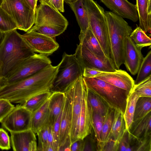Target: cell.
<instances>
[{"label":"cell","mask_w":151,"mask_h":151,"mask_svg":"<svg viewBox=\"0 0 151 151\" xmlns=\"http://www.w3.org/2000/svg\"><path fill=\"white\" fill-rule=\"evenodd\" d=\"M66 98L65 93L54 92L49 98L48 124L52 126L63 111Z\"/></svg>","instance_id":"cell-21"},{"label":"cell","mask_w":151,"mask_h":151,"mask_svg":"<svg viewBox=\"0 0 151 151\" xmlns=\"http://www.w3.org/2000/svg\"><path fill=\"white\" fill-rule=\"evenodd\" d=\"M151 50H150L144 58L140 65L137 75L135 81V84L142 81L151 75Z\"/></svg>","instance_id":"cell-33"},{"label":"cell","mask_w":151,"mask_h":151,"mask_svg":"<svg viewBox=\"0 0 151 151\" xmlns=\"http://www.w3.org/2000/svg\"><path fill=\"white\" fill-rule=\"evenodd\" d=\"M136 7L139 27L150 34L151 30V0H136Z\"/></svg>","instance_id":"cell-22"},{"label":"cell","mask_w":151,"mask_h":151,"mask_svg":"<svg viewBox=\"0 0 151 151\" xmlns=\"http://www.w3.org/2000/svg\"><path fill=\"white\" fill-rule=\"evenodd\" d=\"M87 11L90 28L103 48L110 45L109 32L105 11L94 0H83Z\"/></svg>","instance_id":"cell-7"},{"label":"cell","mask_w":151,"mask_h":151,"mask_svg":"<svg viewBox=\"0 0 151 151\" xmlns=\"http://www.w3.org/2000/svg\"><path fill=\"white\" fill-rule=\"evenodd\" d=\"M93 111L87 98L86 87L83 95L78 139H83L92 130Z\"/></svg>","instance_id":"cell-19"},{"label":"cell","mask_w":151,"mask_h":151,"mask_svg":"<svg viewBox=\"0 0 151 151\" xmlns=\"http://www.w3.org/2000/svg\"><path fill=\"white\" fill-rule=\"evenodd\" d=\"M14 106L8 100L0 99V122L14 108Z\"/></svg>","instance_id":"cell-39"},{"label":"cell","mask_w":151,"mask_h":151,"mask_svg":"<svg viewBox=\"0 0 151 151\" xmlns=\"http://www.w3.org/2000/svg\"><path fill=\"white\" fill-rule=\"evenodd\" d=\"M151 112V97H139L136 103L133 121L141 118Z\"/></svg>","instance_id":"cell-31"},{"label":"cell","mask_w":151,"mask_h":151,"mask_svg":"<svg viewBox=\"0 0 151 151\" xmlns=\"http://www.w3.org/2000/svg\"><path fill=\"white\" fill-rule=\"evenodd\" d=\"M52 93L50 91L39 93L29 98L22 105L32 113L41 107L49 99Z\"/></svg>","instance_id":"cell-29"},{"label":"cell","mask_w":151,"mask_h":151,"mask_svg":"<svg viewBox=\"0 0 151 151\" xmlns=\"http://www.w3.org/2000/svg\"><path fill=\"white\" fill-rule=\"evenodd\" d=\"M86 87L87 99L93 111L105 116L109 106L99 96Z\"/></svg>","instance_id":"cell-30"},{"label":"cell","mask_w":151,"mask_h":151,"mask_svg":"<svg viewBox=\"0 0 151 151\" xmlns=\"http://www.w3.org/2000/svg\"><path fill=\"white\" fill-rule=\"evenodd\" d=\"M49 101V99L41 107L32 113L30 129L35 134L48 124Z\"/></svg>","instance_id":"cell-23"},{"label":"cell","mask_w":151,"mask_h":151,"mask_svg":"<svg viewBox=\"0 0 151 151\" xmlns=\"http://www.w3.org/2000/svg\"><path fill=\"white\" fill-rule=\"evenodd\" d=\"M10 133V141L13 150L38 151L35 133L31 129Z\"/></svg>","instance_id":"cell-16"},{"label":"cell","mask_w":151,"mask_h":151,"mask_svg":"<svg viewBox=\"0 0 151 151\" xmlns=\"http://www.w3.org/2000/svg\"><path fill=\"white\" fill-rule=\"evenodd\" d=\"M32 8L35 11L37 7V3L35 0H26Z\"/></svg>","instance_id":"cell-49"},{"label":"cell","mask_w":151,"mask_h":151,"mask_svg":"<svg viewBox=\"0 0 151 151\" xmlns=\"http://www.w3.org/2000/svg\"><path fill=\"white\" fill-rule=\"evenodd\" d=\"M114 111L109 107L105 115L101 131V151H103L105 145L111 138Z\"/></svg>","instance_id":"cell-28"},{"label":"cell","mask_w":151,"mask_h":151,"mask_svg":"<svg viewBox=\"0 0 151 151\" xmlns=\"http://www.w3.org/2000/svg\"><path fill=\"white\" fill-rule=\"evenodd\" d=\"M86 88L82 76L65 92L69 97L71 104L72 122L70 134L71 144L78 139L83 95Z\"/></svg>","instance_id":"cell-9"},{"label":"cell","mask_w":151,"mask_h":151,"mask_svg":"<svg viewBox=\"0 0 151 151\" xmlns=\"http://www.w3.org/2000/svg\"><path fill=\"white\" fill-rule=\"evenodd\" d=\"M35 0V1H36L37 2V1H38V0Z\"/></svg>","instance_id":"cell-54"},{"label":"cell","mask_w":151,"mask_h":151,"mask_svg":"<svg viewBox=\"0 0 151 151\" xmlns=\"http://www.w3.org/2000/svg\"><path fill=\"white\" fill-rule=\"evenodd\" d=\"M83 140V151H97V142L93 129L91 133L86 136Z\"/></svg>","instance_id":"cell-40"},{"label":"cell","mask_w":151,"mask_h":151,"mask_svg":"<svg viewBox=\"0 0 151 151\" xmlns=\"http://www.w3.org/2000/svg\"><path fill=\"white\" fill-rule=\"evenodd\" d=\"M133 147L134 151H151V134L134 141Z\"/></svg>","instance_id":"cell-38"},{"label":"cell","mask_w":151,"mask_h":151,"mask_svg":"<svg viewBox=\"0 0 151 151\" xmlns=\"http://www.w3.org/2000/svg\"><path fill=\"white\" fill-rule=\"evenodd\" d=\"M117 87L131 92L135 85L134 81L126 71L116 69L114 72L102 71L94 77Z\"/></svg>","instance_id":"cell-17"},{"label":"cell","mask_w":151,"mask_h":151,"mask_svg":"<svg viewBox=\"0 0 151 151\" xmlns=\"http://www.w3.org/2000/svg\"><path fill=\"white\" fill-rule=\"evenodd\" d=\"M118 151H133L129 132L127 129L119 142Z\"/></svg>","instance_id":"cell-41"},{"label":"cell","mask_w":151,"mask_h":151,"mask_svg":"<svg viewBox=\"0 0 151 151\" xmlns=\"http://www.w3.org/2000/svg\"><path fill=\"white\" fill-rule=\"evenodd\" d=\"M142 49L135 44L129 36L125 38L124 64L127 70L133 75L137 73L144 58Z\"/></svg>","instance_id":"cell-15"},{"label":"cell","mask_w":151,"mask_h":151,"mask_svg":"<svg viewBox=\"0 0 151 151\" xmlns=\"http://www.w3.org/2000/svg\"><path fill=\"white\" fill-rule=\"evenodd\" d=\"M79 39L80 43L85 46L94 54L100 55H106L89 27L85 32H80Z\"/></svg>","instance_id":"cell-24"},{"label":"cell","mask_w":151,"mask_h":151,"mask_svg":"<svg viewBox=\"0 0 151 151\" xmlns=\"http://www.w3.org/2000/svg\"><path fill=\"white\" fill-rule=\"evenodd\" d=\"M50 125L47 124L43 127L37 134L38 136V151H47Z\"/></svg>","instance_id":"cell-37"},{"label":"cell","mask_w":151,"mask_h":151,"mask_svg":"<svg viewBox=\"0 0 151 151\" xmlns=\"http://www.w3.org/2000/svg\"><path fill=\"white\" fill-rule=\"evenodd\" d=\"M93 113L92 129L97 142V151H101V131L105 116L93 111Z\"/></svg>","instance_id":"cell-34"},{"label":"cell","mask_w":151,"mask_h":151,"mask_svg":"<svg viewBox=\"0 0 151 151\" xmlns=\"http://www.w3.org/2000/svg\"><path fill=\"white\" fill-rule=\"evenodd\" d=\"M68 24L66 18L48 4L40 3L35 12L34 25L28 31L55 38L63 33Z\"/></svg>","instance_id":"cell-3"},{"label":"cell","mask_w":151,"mask_h":151,"mask_svg":"<svg viewBox=\"0 0 151 151\" xmlns=\"http://www.w3.org/2000/svg\"><path fill=\"white\" fill-rule=\"evenodd\" d=\"M32 112L22 105L18 104L1 122L10 132H17L30 129Z\"/></svg>","instance_id":"cell-12"},{"label":"cell","mask_w":151,"mask_h":151,"mask_svg":"<svg viewBox=\"0 0 151 151\" xmlns=\"http://www.w3.org/2000/svg\"><path fill=\"white\" fill-rule=\"evenodd\" d=\"M47 151H56L51 126L49 129Z\"/></svg>","instance_id":"cell-48"},{"label":"cell","mask_w":151,"mask_h":151,"mask_svg":"<svg viewBox=\"0 0 151 151\" xmlns=\"http://www.w3.org/2000/svg\"><path fill=\"white\" fill-rule=\"evenodd\" d=\"M111 12L134 22L139 20L136 6L127 0H100Z\"/></svg>","instance_id":"cell-18"},{"label":"cell","mask_w":151,"mask_h":151,"mask_svg":"<svg viewBox=\"0 0 151 151\" xmlns=\"http://www.w3.org/2000/svg\"><path fill=\"white\" fill-rule=\"evenodd\" d=\"M151 112L141 119L133 121L128 130L132 142L151 134Z\"/></svg>","instance_id":"cell-20"},{"label":"cell","mask_w":151,"mask_h":151,"mask_svg":"<svg viewBox=\"0 0 151 151\" xmlns=\"http://www.w3.org/2000/svg\"><path fill=\"white\" fill-rule=\"evenodd\" d=\"M21 35L34 52L47 56L52 54L59 47L55 38L37 32L27 31Z\"/></svg>","instance_id":"cell-13"},{"label":"cell","mask_w":151,"mask_h":151,"mask_svg":"<svg viewBox=\"0 0 151 151\" xmlns=\"http://www.w3.org/2000/svg\"><path fill=\"white\" fill-rule=\"evenodd\" d=\"M5 79L2 75L1 65L0 63V87L3 86L5 83Z\"/></svg>","instance_id":"cell-50"},{"label":"cell","mask_w":151,"mask_h":151,"mask_svg":"<svg viewBox=\"0 0 151 151\" xmlns=\"http://www.w3.org/2000/svg\"><path fill=\"white\" fill-rule=\"evenodd\" d=\"M83 139H78L71 144L70 151H83Z\"/></svg>","instance_id":"cell-46"},{"label":"cell","mask_w":151,"mask_h":151,"mask_svg":"<svg viewBox=\"0 0 151 151\" xmlns=\"http://www.w3.org/2000/svg\"><path fill=\"white\" fill-rule=\"evenodd\" d=\"M108 26L111 58L117 69L124 63L125 38L133 31L123 18L112 12H105Z\"/></svg>","instance_id":"cell-4"},{"label":"cell","mask_w":151,"mask_h":151,"mask_svg":"<svg viewBox=\"0 0 151 151\" xmlns=\"http://www.w3.org/2000/svg\"><path fill=\"white\" fill-rule=\"evenodd\" d=\"M17 29L4 33L0 44V63L5 79L23 61L35 53Z\"/></svg>","instance_id":"cell-2"},{"label":"cell","mask_w":151,"mask_h":151,"mask_svg":"<svg viewBox=\"0 0 151 151\" xmlns=\"http://www.w3.org/2000/svg\"><path fill=\"white\" fill-rule=\"evenodd\" d=\"M74 13L81 29L80 32H85L89 27L87 11L83 4V0H78L69 4Z\"/></svg>","instance_id":"cell-25"},{"label":"cell","mask_w":151,"mask_h":151,"mask_svg":"<svg viewBox=\"0 0 151 151\" xmlns=\"http://www.w3.org/2000/svg\"><path fill=\"white\" fill-rule=\"evenodd\" d=\"M126 129L124 113L119 109H115L111 138L119 143Z\"/></svg>","instance_id":"cell-26"},{"label":"cell","mask_w":151,"mask_h":151,"mask_svg":"<svg viewBox=\"0 0 151 151\" xmlns=\"http://www.w3.org/2000/svg\"><path fill=\"white\" fill-rule=\"evenodd\" d=\"M65 95L60 121L58 151H70L71 144L70 134L72 122L71 104L69 97Z\"/></svg>","instance_id":"cell-14"},{"label":"cell","mask_w":151,"mask_h":151,"mask_svg":"<svg viewBox=\"0 0 151 151\" xmlns=\"http://www.w3.org/2000/svg\"><path fill=\"white\" fill-rule=\"evenodd\" d=\"M58 66V64L56 66L51 64L33 75L2 86L0 99L22 105L32 96L50 91Z\"/></svg>","instance_id":"cell-1"},{"label":"cell","mask_w":151,"mask_h":151,"mask_svg":"<svg viewBox=\"0 0 151 151\" xmlns=\"http://www.w3.org/2000/svg\"><path fill=\"white\" fill-rule=\"evenodd\" d=\"M74 55L83 70L85 68L109 72L117 69L111 58L95 54L80 43L77 45Z\"/></svg>","instance_id":"cell-11"},{"label":"cell","mask_w":151,"mask_h":151,"mask_svg":"<svg viewBox=\"0 0 151 151\" xmlns=\"http://www.w3.org/2000/svg\"><path fill=\"white\" fill-rule=\"evenodd\" d=\"M139 97L133 89L127 97L124 116L126 129H129L133 121L134 114L137 101Z\"/></svg>","instance_id":"cell-27"},{"label":"cell","mask_w":151,"mask_h":151,"mask_svg":"<svg viewBox=\"0 0 151 151\" xmlns=\"http://www.w3.org/2000/svg\"><path fill=\"white\" fill-rule=\"evenodd\" d=\"M10 139L7 132L3 128H0V149L8 150L11 148Z\"/></svg>","instance_id":"cell-43"},{"label":"cell","mask_w":151,"mask_h":151,"mask_svg":"<svg viewBox=\"0 0 151 151\" xmlns=\"http://www.w3.org/2000/svg\"><path fill=\"white\" fill-rule=\"evenodd\" d=\"M17 29V25L11 16L0 6V30L5 33Z\"/></svg>","instance_id":"cell-35"},{"label":"cell","mask_w":151,"mask_h":151,"mask_svg":"<svg viewBox=\"0 0 151 151\" xmlns=\"http://www.w3.org/2000/svg\"><path fill=\"white\" fill-rule=\"evenodd\" d=\"M133 89L139 97H151V75L135 84Z\"/></svg>","instance_id":"cell-36"},{"label":"cell","mask_w":151,"mask_h":151,"mask_svg":"<svg viewBox=\"0 0 151 151\" xmlns=\"http://www.w3.org/2000/svg\"><path fill=\"white\" fill-rule=\"evenodd\" d=\"M1 6L15 22L17 29L27 32L34 24L35 11L26 0H4Z\"/></svg>","instance_id":"cell-8"},{"label":"cell","mask_w":151,"mask_h":151,"mask_svg":"<svg viewBox=\"0 0 151 151\" xmlns=\"http://www.w3.org/2000/svg\"><path fill=\"white\" fill-rule=\"evenodd\" d=\"M4 33L0 30V44L1 42L4 37Z\"/></svg>","instance_id":"cell-52"},{"label":"cell","mask_w":151,"mask_h":151,"mask_svg":"<svg viewBox=\"0 0 151 151\" xmlns=\"http://www.w3.org/2000/svg\"><path fill=\"white\" fill-rule=\"evenodd\" d=\"M50 91L65 93L80 77L83 70L74 55L64 52Z\"/></svg>","instance_id":"cell-6"},{"label":"cell","mask_w":151,"mask_h":151,"mask_svg":"<svg viewBox=\"0 0 151 151\" xmlns=\"http://www.w3.org/2000/svg\"><path fill=\"white\" fill-rule=\"evenodd\" d=\"M62 111L54 123L52 125L50 126L56 151H58V150L60 121Z\"/></svg>","instance_id":"cell-42"},{"label":"cell","mask_w":151,"mask_h":151,"mask_svg":"<svg viewBox=\"0 0 151 151\" xmlns=\"http://www.w3.org/2000/svg\"><path fill=\"white\" fill-rule=\"evenodd\" d=\"M78 0H64V1L67 4H69L73 3Z\"/></svg>","instance_id":"cell-51"},{"label":"cell","mask_w":151,"mask_h":151,"mask_svg":"<svg viewBox=\"0 0 151 151\" xmlns=\"http://www.w3.org/2000/svg\"><path fill=\"white\" fill-rule=\"evenodd\" d=\"M40 3L47 4L60 12H64V0H39Z\"/></svg>","instance_id":"cell-44"},{"label":"cell","mask_w":151,"mask_h":151,"mask_svg":"<svg viewBox=\"0 0 151 151\" xmlns=\"http://www.w3.org/2000/svg\"><path fill=\"white\" fill-rule=\"evenodd\" d=\"M129 37L138 47L142 48L151 46V38L139 27H137L133 31Z\"/></svg>","instance_id":"cell-32"},{"label":"cell","mask_w":151,"mask_h":151,"mask_svg":"<svg viewBox=\"0 0 151 151\" xmlns=\"http://www.w3.org/2000/svg\"><path fill=\"white\" fill-rule=\"evenodd\" d=\"M51 64V61L47 56L35 53L23 61L5 79L4 85L33 75Z\"/></svg>","instance_id":"cell-10"},{"label":"cell","mask_w":151,"mask_h":151,"mask_svg":"<svg viewBox=\"0 0 151 151\" xmlns=\"http://www.w3.org/2000/svg\"><path fill=\"white\" fill-rule=\"evenodd\" d=\"M86 87L109 107L124 113L129 92L95 77H83Z\"/></svg>","instance_id":"cell-5"},{"label":"cell","mask_w":151,"mask_h":151,"mask_svg":"<svg viewBox=\"0 0 151 151\" xmlns=\"http://www.w3.org/2000/svg\"><path fill=\"white\" fill-rule=\"evenodd\" d=\"M102 71L88 68H85L83 70V77H94L100 74Z\"/></svg>","instance_id":"cell-47"},{"label":"cell","mask_w":151,"mask_h":151,"mask_svg":"<svg viewBox=\"0 0 151 151\" xmlns=\"http://www.w3.org/2000/svg\"><path fill=\"white\" fill-rule=\"evenodd\" d=\"M4 0H0V6H1Z\"/></svg>","instance_id":"cell-53"},{"label":"cell","mask_w":151,"mask_h":151,"mask_svg":"<svg viewBox=\"0 0 151 151\" xmlns=\"http://www.w3.org/2000/svg\"><path fill=\"white\" fill-rule=\"evenodd\" d=\"M119 142L110 138L105 145L103 151H118Z\"/></svg>","instance_id":"cell-45"}]
</instances>
